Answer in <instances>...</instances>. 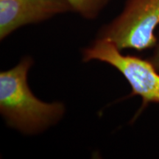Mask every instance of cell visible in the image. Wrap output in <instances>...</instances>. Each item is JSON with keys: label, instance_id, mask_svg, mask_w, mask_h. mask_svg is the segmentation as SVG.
<instances>
[{"label": "cell", "instance_id": "3957f363", "mask_svg": "<svg viewBox=\"0 0 159 159\" xmlns=\"http://www.w3.org/2000/svg\"><path fill=\"white\" fill-rule=\"evenodd\" d=\"M84 62L98 61L116 69L130 84L131 95L142 98L143 105L159 104V71L149 60L123 55L108 39L97 38L82 51Z\"/></svg>", "mask_w": 159, "mask_h": 159}, {"label": "cell", "instance_id": "7a4b0ae2", "mask_svg": "<svg viewBox=\"0 0 159 159\" xmlns=\"http://www.w3.org/2000/svg\"><path fill=\"white\" fill-rule=\"evenodd\" d=\"M159 25V0H125L122 11L103 25L97 38L106 39L119 50L153 48Z\"/></svg>", "mask_w": 159, "mask_h": 159}, {"label": "cell", "instance_id": "8992f818", "mask_svg": "<svg viewBox=\"0 0 159 159\" xmlns=\"http://www.w3.org/2000/svg\"><path fill=\"white\" fill-rule=\"evenodd\" d=\"M153 48L154 50L148 60L152 63L155 68L159 71V35L158 37H157L156 43Z\"/></svg>", "mask_w": 159, "mask_h": 159}, {"label": "cell", "instance_id": "5b68a950", "mask_svg": "<svg viewBox=\"0 0 159 159\" xmlns=\"http://www.w3.org/2000/svg\"><path fill=\"white\" fill-rule=\"evenodd\" d=\"M74 12L85 19L93 20L99 16L111 0H67Z\"/></svg>", "mask_w": 159, "mask_h": 159}, {"label": "cell", "instance_id": "6da1fadb", "mask_svg": "<svg viewBox=\"0 0 159 159\" xmlns=\"http://www.w3.org/2000/svg\"><path fill=\"white\" fill-rule=\"evenodd\" d=\"M33 61L25 57L16 66L0 73V112L10 128L35 135L56 125L63 118L62 102H46L32 92L27 75Z\"/></svg>", "mask_w": 159, "mask_h": 159}, {"label": "cell", "instance_id": "277c9868", "mask_svg": "<svg viewBox=\"0 0 159 159\" xmlns=\"http://www.w3.org/2000/svg\"><path fill=\"white\" fill-rule=\"evenodd\" d=\"M73 11L67 0H0V39L25 25Z\"/></svg>", "mask_w": 159, "mask_h": 159}]
</instances>
